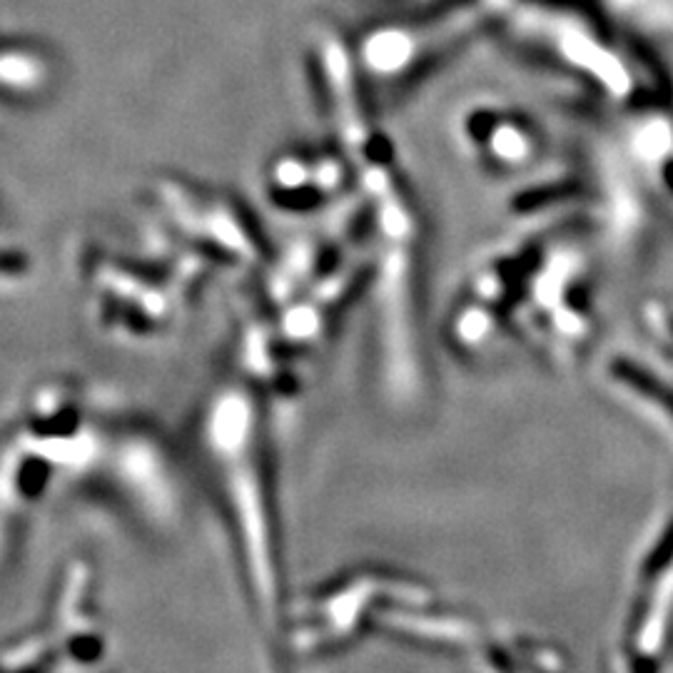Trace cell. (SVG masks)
Instances as JSON below:
<instances>
[{
    "instance_id": "obj_2",
    "label": "cell",
    "mask_w": 673,
    "mask_h": 673,
    "mask_svg": "<svg viewBox=\"0 0 673 673\" xmlns=\"http://www.w3.org/2000/svg\"><path fill=\"white\" fill-rule=\"evenodd\" d=\"M673 631V514L641 561L624 629L629 673H659Z\"/></svg>"
},
{
    "instance_id": "obj_1",
    "label": "cell",
    "mask_w": 673,
    "mask_h": 673,
    "mask_svg": "<svg viewBox=\"0 0 673 673\" xmlns=\"http://www.w3.org/2000/svg\"><path fill=\"white\" fill-rule=\"evenodd\" d=\"M202 442L212 459L225 504L230 539L242 566L257 624L270 646L280 644L285 614L280 546L275 534L272 477L262 412L247 389L230 387L207 407Z\"/></svg>"
}]
</instances>
